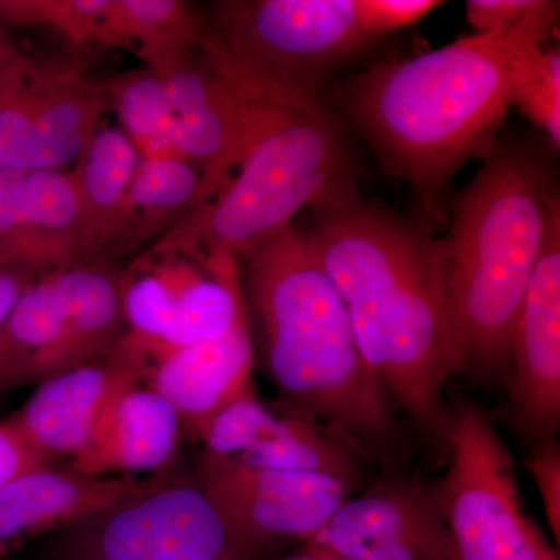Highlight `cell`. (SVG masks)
Returning <instances> with one entry per match:
<instances>
[{
  "label": "cell",
  "instance_id": "cell-1",
  "mask_svg": "<svg viewBox=\"0 0 560 560\" xmlns=\"http://www.w3.org/2000/svg\"><path fill=\"white\" fill-rule=\"evenodd\" d=\"M304 235L364 361L416 429L444 447L445 386L456 374L444 241L359 194L313 209Z\"/></svg>",
  "mask_w": 560,
  "mask_h": 560
},
{
  "label": "cell",
  "instance_id": "cell-2",
  "mask_svg": "<svg viewBox=\"0 0 560 560\" xmlns=\"http://www.w3.org/2000/svg\"><path fill=\"white\" fill-rule=\"evenodd\" d=\"M559 24V2L418 57L378 62L342 84L346 116L429 210L453 176L495 143L526 73Z\"/></svg>",
  "mask_w": 560,
  "mask_h": 560
},
{
  "label": "cell",
  "instance_id": "cell-3",
  "mask_svg": "<svg viewBox=\"0 0 560 560\" xmlns=\"http://www.w3.org/2000/svg\"><path fill=\"white\" fill-rule=\"evenodd\" d=\"M243 259L246 307L283 405L357 453L388 447L396 405L361 355L348 308L304 231L291 226Z\"/></svg>",
  "mask_w": 560,
  "mask_h": 560
},
{
  "label": "cell",
  "instance_id": "cell-4",
  "mask_svg": "<svg viewBox=\"0 0 560 560\" xmlns=\"http://www.w3.org/2000/svg\"><path fill=\"white\" fill-rule=\"evenodd\" d=\"M558 221L550 167L526 143H493L442 238L456 374L506 370L515 319Z\"/></svg>",
  "mask_w": 560,
  "mask_h": 560
},
{
  "label": "cell",
  "instance_id": "cell-5",
  "mask_svg": "<svg viewBox=\"0 0 560 560\" xmlns=\"http://www.w3.org/2000/svg\"><path fill=\"white\" fill-rule=\"evenodd\" d=\"M355 194L342 121L323 103L279 102L223 189L147 250L238 259L293 226L302 209Z\"/></svg>",
  "mask_w": 560,
  "mask_h": 560
},
{
  "label": "cell",
  "instance_id": "cell-6",
  "mask_svg": "<svg viewBox=\"0 0 560 560\" xmlns=\"http://www.w3.org/2000/svg\"><path fill=\"white\" fill-rule=\"evenodd\" d=\"M209 31L231 72L279 102L320 103L331 73L372 43L357 0H228Z\"/></svg>",
  "mask_w": 560,
  "mask_h": 560
},
{
  "label": "cell",
  "instance_id": "cell-7",
  "mask_svg": "<svg viewBox=\"0 0 560 560\" xmlns=\"http://www.w3.org/2000/svg\"><path fill=\"white\" fill-rule=\"evenodd\" d=\"M447 469L434 495L452 560H560L526 512L514 458L488 412L471 401L448 408Z\"/></svg>",
  "mask_w": 560,
  "mask_h": 560
},
{
  "label": "cell",
  "instance_id": "cell-8",
  "mask_svg": "<svg viewBox=\"0 0 560 560\" xmlns=\"http://www.w3.org/2000/svg\"><path fill=\"white\" fill-rule=\"evenodd\" d=\"M50 544L57 560H260L195 474L172 469L140 480Z\"/></svg>",
  "mask_w": 560,
  "mask_h": 560
},
{
  "label": "cell",
  "instance_id": "cell-9",
  "mask_svg": "<svg viewBox=\"0 0 560 560\" xmlns=\"http://www.w3.org/2000/svg\"><path fill=\"white\" fill-rule=\"evenodd\" d=\"M127 331L121 272L92 260L39 276L0 331V394L90 363Z\"/></svg>",
  "mask_w": 560,
  "mask_h": 560
},
{
  "label": "cell",
  "instance_id": "cell-10",
  "mask_svg": "<svg viewBox=\"0 0 560 560\" xmlns=\"http://www.w3.org/2000/svg\"><path fill=\"white\" fill-rule=\"evenodd\" d=\"M106 106L103 83L79 66L18 50L0 68V171H61L94 138Z\"/></svg>",
  "mask_w": 560,
  "mask_h": 560
},
{
  "label": "cell",
  "instance_id": "cell-11",
  "mask_svg": "<svg viewBox=\"0 0 560 560\" xmlns=\"http://www.w3.org/2000/svg\"><path fill=\"white\" fill-rule=\"evenodd\" d=\"M145 68L167 86L180 149L200 167L198 208L231 179L267 128L279 101L246 88L206 43L205 33L194 46L172 51Z\"/></svg>",
  "mask_w": 560,
  "mask_h": 560
},
{
  "label": "cell",
  "instance_id": "cell-12",
  "mask_svg": "<svg viewBox=\"0 0 560 560\" xmlns=\"http://www.w3.org/2000/svg\"><path fill=\"white\" fill-rule=\"evenodd\" d=\"M121 300L128 331L151 350L220 337L248 311L231 256L145 250L121 272Z\"/></svg>",
  "mask_w": 560,
  "mask_h": 560
},
{
  "label": "cell",
  "instance_id": "cell-13",
  "mask_svg": "<svg viewBox=\"0 0 560 560\" xmlns=\"http://www.w3.org/2000/svg\"><path fill=\"white\" fill-rule=\"evenodd\" d=\"M194 474L235 533L259 551L315 539L355 485L318 471L253 469L206 453Z\"/></svg>",
  "mask_w": 560,
  "mask_h": 560
},
{
  "label": "cell",
  "instance_id": "cell-14",
  "mask_svg": "<svg viewBox=\"0 0 560 560\" xmlns=\"http://www.w3.org/2000/svg\"><path fill=\"white\" fill-rule=\"evenodd\" d=\"M151 350L127 334L105 355L47 378L3 422L46 466H66L86 447L103 412L128 386L145 383Z\"/></svg>",
  "mask_w": 560,
  "mask_h": 560
},
{
  "label": "cell",
  "instance_id": "cell-15",
  "mask_svg": "<svg viewBox=\"0 0 560 560\" xmlns=\"http://www.w3.org/2000/svg\"><path fill=\"white\" fill-rule=\"evenodd\" d=\"M206 455L253 469L318 471L355 482L357 452L315 420L270 407L254 382L231 400L200 434Z\"/></svg>",
  "mask_w": 560,
  "mask_h": 560
},
{
  "label": "cell",
  "instance_id": "cell-16",
  "mask_svg": "<svg viewBox=\"0 0 560 560\" xmlns=\"http://www.w3.org/2000/svg\"><path fill=\"white\" fill-rule=\"evenodd\" d=\"M305 545L341 560H452L434 488L408 478L350 495Z\"/></svg>",
  "mask_w": 560,
  "mask_h": 560
},
{
  "label": "cell",
  "instance_id": "cell-17",
  "mask_svg": "<svg viewBox=\"0 0 560 560\" xmlns=\"http://www.w3.org/2000/svg\"><path fill=\"white\" fill-rule=\"evenodd\" d=\"M510 396L522 429L555 440L560 423V221L530 276L511 338Z\"/></svg>",
  "mask_w": 560,
  "mask_h": 560
},
{
  "label": "cell",
  "instance_id": "cell-18",
  "mask_svg": "<svg viewBox=\"0 0 560 560\" xmlns=\"http://www.w3.org/2000/svg\"><path fill=\"white\" fill-rule=\"evenodd\" d=\"M86 261L72 173L0 171V268L43 276Z\"/></svg>",
  "mask_w": 560,
  "mask_h": 560
},
{
  "label": "cell",
  "instance_id": "cell-19",
  "mask_svg": "<svg viewBox=\"0 0 560 560\" xmlns=\"http://www.w3.org/2000/svg\"><path fill=\"white\" fill-rule=\"evenodd\" d=\"M145 385L178 412L184 438L200 440L206 425L246 386L256 366L249 313L220 337L151 350Z\"/></svg>",
  "mask_w": 560,
  "mask_h": 560
},
{
  "label": "cell",
  "instance_id": "cell-20",
  "mask_svg": "<svg viewBox=\"0 0 560 560\" xmlns=\"http://www.w3.org/2000/svg\"><path fill=\"white\" fill-rule=\"evenodd\" d=\"M183 438L175 408L136 383L106 408L84 451L65 467L86 477L139 480L172 469Z\"/></svg>",
  "mask_w": 560,
  "mask_h": 560
},
{
  "label": "cell",
  "instance_id": "cell-21",
  "mask_svg": "<svg viewBox=\"0 0 560 560\" xmlns=\"http://www.w3.org/2000/svg\"><path fill=\"white\" fill-rule=\"evenodd\" d=\"M140 480L38 466L0 482V559L105 510L132 492Z\"/></svg>",
  "mask_w": 560,
  "mask_h": 560
},
{
  "label": "cell",
  "instance_id": "cell-22",
  "mask_svg": "<svg viewBox=\"0 0 560 560\" xmlns=\"http://www.w3.org/2000/svg\"><path fill=\"white\" fill-rule=\"evenodd\" d=\"M140 156L116 127H98L70 172L79 197L81 234L91 260L113 248L127 220L128 197Z\"/></svg>",
  "mask_w": 560,
  "mask_h": 560
},
{
  "label": "cell",
  "instance_id": "cell-23",
  "mask_svg": "<svg viewBox=\"0 0 560 560\" xmlns=\"http://www.w3.org/2000/svg\"><path fill=\"white\" fill-rule=\"evenodd\" d=\"M200 171L189 161L140 160L128 197L127 220L110 254L138 249L154 235L165 234L197 206Z\"/></svg>",
  "mask_w": 560,
  "mask_h": 560
},
{
  "label": "cell",
  "instance_id": "cell-24",
  "mask_svg": "<svg viewBox=\"0 0 560 560\" xmlns=\"http://www.w3.org/2000/svg\"><path fill=\"white\" fill-rule=\"evenodd\" d=\"M140 160L189 161L180 149L178 119L164 81L153 70L136 69L103 84ZM190 162V161H189Z\"/></svg>",
  "mask_w": 560,
  "mask_h": 560
},
{
  "label": "cell",
  "instance_id": "cell-25",
  "mask_svg": "<svg viewBox=\"0 0 560 560\" xmlns=\"http://www.w3.org/2000/svg\"><path fill=\"white\" fill-rule=\"evenodd\" d=\"M109 24L119 49L136 51L145 66L194 46L206 31L205 21L180 0H109Z\"/></svg>",
  "mask_w": 560,
  "mask_h": 560
},
{
  "label": "cell",
  "instance_id": "cell-26",
  "mask_svg": "<svg viewBox=\"0 0 560 560\" xmlns=\"http://www.w3.org/2000/svg\"><path fill=\"white\" fill-rule=\"evenodd\" d=\"M0 24L49 28L75 49H119L109 24V0H0Z\"/></svg>",
  "mask_w": 560,
  "mask_h": 560
},
{
  "label": "cell",
  "instance_id": "cell-27",
  "mask_svg": "<svg viewBox=\"0 0 560 560\" xmlns=\"http://www.w3.org/2000/svg\"><path fill=\"white\" fill-rule=\"evenodd\" d=\"M515 106L560 147V51L544 50L533 61L518 86Z\"/></svg>",
  "mask_w": 560,
  "mask_h": 560
},
{
  "label": "cell",
  "instance_id": "cell-28",
  "mask_svg": "<svg viewBox=\"0 0 560 560\" xmlns=\"http://www.w3.org/2000/svg\"><path fill=\"white\" fill-rule=\"evenodd\" d=\"M441 5L440 0H357L361 24L372 40L416 24Z\"/></svg>",
  "mask_w": 560,
  "mask_h": 560
},
{
  "label": "cell",
  "instance_id": "cell-29",
  "mask_svg": "<svg viewBox=\"0 0 560 560\" xmlns=\"http://www.w3.org/2000/svg\"><path fill=\"white\" fill-rule=\"evenodd\" d=\"M528 470L539 489L545 515L555 533L556 541L560 540V447L556 440L537 442L530 452Z\"/></svg>",
  "mask_w": 560,
  "mask_h": 560
},
{
  "label": "cell",
  "instance_id": "cell-30",
  "mask_svg": "<svg viewBox=\"0 0 560 560\" xmlns=\"http://www.w3.org/2000/svg\"><path fill=\"white\" fill-rule=\"evenodd\" d=\"M540 0H469L467 21L477 33L499 31L539 7Z\"/></svg>",
  "mask_w": 560,
  "mask_h": 560
},
{
  "label": "cell",
  "instance_id": "cell-31",
  "mask_svg": "<svg viewBox=\"0 0 560 560\" xmlns=\"http://www.w3.org/2000/svg\"><path fill=\"white\" fill-rule=\"evenodd\" d=\"M46 466L16 436L13 430L0 420V482L14 475L31 470L33 467Z\"/></svg>",
  "mask_w": 560,
  "mask_h": 560
},
{
  "label": "cell",
  "instance_id": "cell-32",
  "mask_svg": "<svg viewBox=\"0 0 560 560\" xmlns=\"http://www.w3.org/2000/svg\"><path fill=\"white\" fill-rule=\"evenodd\" d=\"M39 275L20 268H0V331L9 320L21 298L27 293Z\"/></svg>",
  "mask_w": 560,
  "mask_h": 560
},
{
  "label": "cell",
  "instance_id": "cell-33",
  "mask_svg": "<svg viewBox=\"0 0 560 560\" xmlns=\"http://www.w3.org/2000/svg\"><path fill=\"white\" fill-rule=\"evenodd\" d=\"M278 560H341L337 556L330 555L329 551L323 550V548L313 547V545H305L302 550L291 552L285 558Z\"/></svg>",
  "mask_w": 560,
  "mask_h": 560
},
{
  "label": "cell",
  "instance_id": "cell-34",
  "mask_svg": "<svg viewBox=\"0 0 560 560\" xmlns=\"http://www.w3.org/2000/svg\"><path fill=\"white\" fill-rule=\"evenodd\" d=\"M18 50H20V47L10 38L5 25L0 24V68H2Z\"/></svg>",
  "mask_w": 560,
  "mask_h": 560
}]
</instances>
